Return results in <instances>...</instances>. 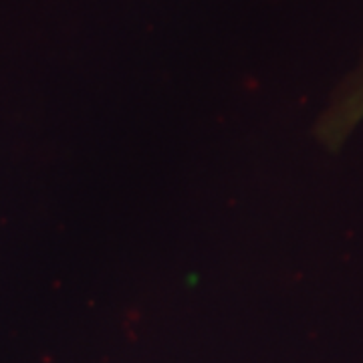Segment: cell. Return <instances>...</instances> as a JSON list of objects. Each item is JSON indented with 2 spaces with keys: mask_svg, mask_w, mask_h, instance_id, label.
I'll use <instances>...</instances> for the list:
<instances>
[{
  "mask_svg": "<svg viewBox=\"0 0 363 363\" xmlns=\"http://www.w3.org/2000/svg\"><path fill=\"white\" fill-rule=\"evenodd\" d=\"M363 121V63L351 75L315 125V135L329 150H337Z\"/></svg>",
  "mask_w": 363,
  "mask_h": 363,
  "instance_id": "1",
  "label": "cell"
}]
</instances>
